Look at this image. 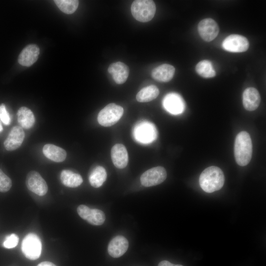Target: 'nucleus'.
Returning a JSON list of instances; mask_svg holds the SVG:
<instances>
[{
  "instance_id": "14",
  "label": "nucleus",
  "mask_w": 266,
  "mask_h": 266,
  "mask_svg": "<svg viewBox=\"0 0 266 266\" xmlns=\"http://www.w3.org/2000/svg\"><path fill=\"white\" fill-rule=\"evenodd\" d=\"M129 247V242L122 235H117L114 237L108 245V254L112 257L119 258L124 255Z\"/></svg>"
},
{
  "instance_id": "4",
  "label": "nucleus",
  "mask_w": 266,
  "mask_h": 266,
  "mask_svg": "<svg viewBox=\"0 0 266 266\" xmlns=\"http://www.w3.org/2000/svg\"><path fill=\"white\" fill-rule=\"evenodd\" d=\"M133 134L135 140L142 144H149L157 138L158 132L154 124L143 121L134 127Z\"/></svg>"
},
{
  "instance_id": "16",
  "label": "nucleus",
  "mask_w": 266,
  "mask_h": 266,
  "mask_svg": "<svg viewBox=\"0 0 266 266\" xmlns=\"http://www.w3.org/2000/svg\"><path fill=\"white\" fill-rule=\"evenodd\" d=\"M261 97L258 91L255 88L249 87L243 92L242 102L244 108L249 111L256 110L260 103Z\"/></svg>"
},
{
  "instance_id": "32",
  "label": "nucleus",
  "mask_w": 266,
  "mask_h": 266,
  "mask_svg": "<svg viewBox=\"0 0 266 266\" xmlns=\"http://www.w3.org/2000/svg\"><path fill=\"white\" fill-rule=\"evenodd\" d=\"M2 130H3V128L1 123H0V132H2Z\"/></svg>"
},
{
  "instance_id": "12",
  "label": "nucleus",
  "mask_w": 266,
  "mask_h": 266,
  "mask_svg": "<svg viewBox=\"0 0 266 266\" xmlns=\"http://www.w3.org/2000/svg\"><path fill=\"white\" fill-rule=\"evenodd\" d=\"M198 31L203 40L209 42L218 35L219 28L215 20L211 18H205L199 23Z\"/></svg>"
},
{
  "instance_id": "10",
  "label": "nucleus",
  "mask_w": 266,
  "mask_h": 266,
  "mask_svg": "<svg viewBox=\"0 0 266 266\" xmlns=\"http://www.w3.org/2000/svg\"><path fill=\"white\" fill-rule=\"evenodd\" d=\"M77 211L81 218L93 225H101L105 220V216L102 211L96 208L91 209L85 205H79Z\"/></svg>"
},
{
  "instance_id": "23",
  "label": "nucleus",
  "mask_w": 266,
  "mask_h": 266,
  "mask_svg": "<svg viewBox=\"0 0 266 266\" xmlns=\"http://www.w3.org/2000/svg\"><path fill=\"white\" fill-rule=\"evenodd\" d=\"M106 176L107 174L105 168L101 166H97L89 175L90 184L94 188H99L106 180Z\"/></svg>"
},
{
  "instance_id": "22",
  "label": "nucleus",
  "mask_w": 266,
  "mask_h": 266,
  "mask_svg": "<svg viewBox=\"0 0 266 266\" xmlns=\"http://www.w3.org/2000/svg\"><path fill=\"white\" fill-rule=\"evenodd\" d=\"M60 178L65 186L70 188L77 187L83 182L82 176L79 174L67 169L62 171Z\"/></svg>"
},
{
  "instance_id": "26",
  "label": "nucleus",
  "mask_w": 266,
  "mask_h": 266,
  "mask_svg": "<svg viewBox=\"0 0 266 266\" xmlns=\"http://www.w3.org/2000/svg\"><path fill=\"white\" fill-rule=\"evenodd\" d=\"M54 1L62 12L67 14L74 13L79 4V1L76 0H55Z\"/></svg>"
},
{
  "instance_id": "19",
  "label": "nucleus",
  "mask_w": 266,
  "mask_h": 266,
  "mask_svg": "<svg viewBox=\"0 0 266 266\" xmlns=\"http://www.w3.org/2000/svg\"><path fill=\"white\" fill-rule=\"evenodd\" d=\"M175 68L169 64H163L155 68L152 71V78L159 82L169 81L173 77Z\"/></svg>"
},
{
  "instance_id": "27",
  "label": "nucleus",
  "mask_w": 266,
  "mask_h": 266,
  "mask_svg": "<svg viewBox=\"0 0 266 266\" xmlns=\"http://www.w3.org/2000/svg\"><path fill=\"white\" fill-rule=\"evenodd\" d=\"M12 186L11 179L0 169V192H6Z\"/></svg>"
},
{
  "instance_id": "31",
  "label": "nucleus",
  "mask_w": 266,
  "mask_h": 266,
  "mask_svg": "<svg viewBox=\"0 0 266 266\" xmlns=\"http://www.w3.org/2000/svg\"><path fill=\"white\" fill-rule=\"evenodd\" d=\"M37 266H57L54 264L48 261H45L39 263Z\"/></svg>"
},
{
  "instance_id": "25",
  "label": "nucleus",
  "mask_w": 266,
  "mask_h": 266,
  "mask_svg": "<svg viewBox=\"0 0 266 266\" xmlns=\"http://www.w3.org/2000/svg\"><path fill=\"white\" fill-rule=\"evenodd\" d=\"M196 70L200 76L205 78H209L216 75L212 63L209 60L200 61L196 66Z\"/></svg>"
},
{
  "instance_id": "13",
  "label": "nucleus",
  "mask_w": 266,
  "mask_h": 266,
  "mask_svg": "<svg viewBox=\"0 0 266 266\" xmlns=\"http://www.w3.org/2000/svg\"><path fill=\"white\" fill-rule=\"evenodd\" d=\"M24 137L25 133L22 128L18 126H14L4 141V146L8 151L15 150L21 145Z\"/></svg>"
},
{
  "instance_id": "7",
  "label": "nucleus",
  "mask_w": 266,
  "mask_h": 266,
  "mask_svg": "<svg viewBox=\"0 0 266 266\" xmlns=\"http://www.w3.org/2000/svg\"><path fill=\"white\" fill-rule=\"evenodd\" d=\"M166 171L162 166L151 168L140 176V182L145 187H151L159 185L163 182L166 178Z\"/></svg>"
},
{
  "instance_id": "5",
  "label": "nucleus",
  "mask_w": 266,
  "mask_h": 266,
  "mask_svg": "<svg viewBox=\"0 0 266 266\" xmlns=\"http://www.w3.org/2000/svg\"><path fill=\"white\" fill-rule=\"evenodd\" d=\"M124 113L123 107L114 103L107 104L98 115L99 123L104 127H110L116 124Z\"/></svg>"
},
{
  "instance_id": "24",
  "label": "nucleus",
  "mask_w": 266,
  "mask_h": 266,
  "mask_svg": "<svg viewBox=\"0 0 266 266\" xmlns=\"http://www.w3.org/2000/svg\"><path fill=\"white\" fill-rule=\"evenodd\" d=\"M159 94L158 88L155 85H150L141 89L137 94L136 99L140 102H148L155 99Z\"/></svg>"
},
{
  "instance_id": "17",
  "label": "nucleus",
  "mask_w": 266,
  "mask_h": 266,
  "mask_svg": "<svg viewBox=\"0 0 266 266\" xmlns=\"http://www.w3.org/2000/svg\"><path fill=\"white\" fill-rule=\"evenodd\" d=\"M111 157L114 165L118 168H125L128 163V152L122 144H116L112 147Z\"/></svg>"
},
{
  "instance_id": "30",
  "label": "nucleus",
  "mask_w": 266,
  "mask_h": 266,
  "mask_svg": "<svg viewBox=\"0 0 266 266\" xmlns=\"http://www.w3.org/2000/svg\"><path fill=\"white\" fill-rule=\"evenodd\" d=\"M158 266H183L181 265H175L166 260H164L159 263Z\"/></svg>"
},
{
  "instance_id": "15",
  "label": "nucleus",
  "mask_w": 266,
  "mask_h": 266,
  "mask_svg": "<svg viewBox=\"0 0 266 266\" xmlns=\"http://www.w3.org/2000/svg\"><path fill=\"white\" fill-rule=\"evenodd\" d=\"M39 48L35 44H30L25 47L18 57V63L22 66H30L38 59Z\"/></svg>"
},
{
  "instance_id": "1",
  "label": "nucleus",
  "mask_w": 266,
  "mask_h": 266,
  "mask_svg": "<svg viewBox=\"0 0 266 266\" xmlns=\"http://www.w3.org/2000/svg\"><path fill=\"white\" fill-rule=\"evenodd\" d=\"M225 177L222 170L216 166L205 168L200 174L199 183L205 192L211 193L221 189L224 185Z\"/></svg>"
},
{
  "instance_id": "3",
  "label": "nucleus",
  "mask_w": 266,
  "mask_h": 266,
  "mask_svg": "<svg viewBox=\"0 0 266 266\" xmlns=\"http://www.w3.org/2000/svg\"><path fill=\"white\" fill-rule=\"evenodd\" d=\"M156 5L153 0H136L131 5V12L133 17L141 22L150 21L154 16Z\"/></svg>"
},
{
  "instance_id": "21",
  "label": "nucleus",
  "mask_w": 266,
  "mask_h": 266,
  "mask_svg": "<svg viewBox=\"0 0 266 266\" xmlns=\"http://www.w3.org/2000/svg\"><path fill=\"white\" fill-rule=\"evenodd\" d=\"M17 117L18 123L23 128L29 129L34 125V116L31 110L26 107L23 106L19 109Z\"/></svg>"
},
{
  "instance_id": "29",
  "label": "nucleus",
  "mask_w": 266,
  "mask_h": 266,
  "mask_svg": "<svg viewBox=\"0 0 266 266\" xmlns=\"http://www.w3.org/2000/svg\"><path fill=\"white\" fill-rule=\"evenodd\" d=\"M0 120L6 125H8L11 122V119L8 112L4 104H0Z\"/></svg>"
},
{
  "instance_id": "20",
  "label": "nucleus",
  "mask_w": 266,
  "mask_h": 266,
  "mask_svg": "<svg viewBox=\"0 0 266 266\" xmlns=\"http://www.w3.org/2000/svg\"><path fill=\"white\" fill-rule=\"evenodd\" d=\"M45 156L55 162H63L66 158V151L60 147L52 144H45L42 149Z\"/></svg>"
},
{
  "instance_id": "9",
  "label": "nucleus",
  "mask_w": 266,
  "mask_h": 266,
  "mask_svg": "<svg viewBox=\"0 0 266 266\" xmlns=\"http://www.w3.org/2000/svg\"><path fill=\"white\" fill-rule=\"evenodd\" d=\"M26 184L31 192L39 196L45 195L48 191V186L40 174L35 171H31L27 175Z\"/></svg>"
},
{
  "instance_id": "6",
  "label": "nucleus",
  "mask_w": 266,
  "mask_h": 266,
  "mask_svg": "<svg viewBox=\"0 0 266 266\" xmlns=\"http://www.w3.org/2000/svg\"><path fill=\"white\" fill-rule=\"evenodd\" d=\"M21 250L23 254L28 259L34 260L38 259L42 250L40 238L35 233L28 234L23 239Z\"/></svg>"
},
{
  "instance_id": "2",
  "label": "nucleus",
  "mask_w": 266,
  "mask_h": 266,
  "mask_svg": "<svg viewBox=\"0 0 266 266\" xmlns=\"http://www.w3.org/2000/svg\"><path fill=\"white\" fill-rule=\"evenodd\" d=\"M252 143L249 134L242 131L236 135L234 145V154L236 163L245 166L251 161L252 155Z\"/></svg>"
},
{
  "instance_id": "11",
  "label": "nucleus",
  "mask_w": 266,
  "mask_h": 266,
  "mask_svg": "<svg viewBox=\"0 0 266 266\" xmlns=\"http://www.w3.org/2000/svg\"><path fill=\"white\" fill-rule=\"evenodd\" d=\"M163 105L165 110L173 115L183 113L185 108L184 100L180 95L175 93L167 94L163 99Z\"/></svg>"
},
{
  "instance_id": "18",
  "label": "nucleus",
  "mask_w": 266,
  "mask_h": 266,
  "mask_svg": "<svg viewBox=\"0 0 266 266\" xmlns=\"http://www.w3.org/2000/svg\"><path fill=\"white\" fill-rule=\"evenodd\" d=\"M108 71L112 75L115 82L118 84L125 83L129 74L128 66L121 62L111 64L108 67Z\"/></svg>"
},
{
  "instance_id": "28",
  "label": "nucleus",
  "mask_w": 266,
  "mask_h": 266,
  "mask_svg": "<svg viewBox=\"0 0 266 266\" xmlns=\"http://www.w3.org/2000/svg\"><path fill=\"white\" fill-rule=\"evenodd\" d=\"M18 242V236L15 233H12L6 237L3 245L6 248H12L16 246Z\"/></svg>"
},
{
  "instance_id": "8",
  "label": "nucleus",
  "mask_w": 266,
  "mask_h": 266,
  "mask_svg": "<svg viewBox=\"0 0 266 266\" xmlns=\"http://www.w3.org/2000/svg\"><path fill=\"white\" fill-rule=\"evenodd\" d=\"M249 46L248 39L245 36L237 34L228 36L222 43L224 50L234 53L245 52L247 50Z\"/></svg>"
}]
</instances>
